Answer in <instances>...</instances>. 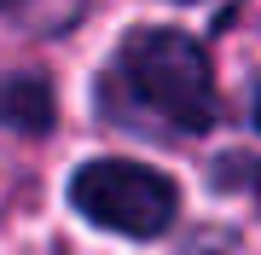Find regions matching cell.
Segmentation results:
<instances>
[{"mask_svg": "<svg viewBox=\"0 0 261 255\" xmlns=\"http://www.w3.org/2000/svg\"><path fill=\"white\" fill-rule=\"evenodd\" d=\"M116 70L140 110L180 133H203L215 122V76L209 58L180 29H134L116 52Z\"/></svg>", "mask_w": 261, "mask_h": 255, "instance_id": "6da1fadb", "label": "cell"}, {"mask_svg": "<svg viewBox=\"0 0 261 255\" xmlns=\"http://www.w3.org/2000/svg\"><path fill=\"white\" fill-rule=\"evenodd\" d=\"M70 203L82 220H93L105 232H122V238H163L180 215L174 180L145 168V162H128V157H99L87 168H75Z\"/></svg>", "mask_w": 261, "mask_h": 255, "instance_id": "7a4b0ae2", "label": "cell"}, {"mask_svg": "<svg viewBox=\"0 0 261 255\" xmlns=\"http://www.w3.org/2000/svg\"><path fill=\"white\" fill-rule=\"evenodd\" d=\"M0 122L12 133H47L53 128V87L41 76H0Z\"/></svg>", "mask_w": 261, "mask_h": 255, "instance_id": "3957f363", "label": "cell"}, {"mask_svg": "<svg viewBox=\"0 0 261 255\" xmlns=\"http://www.w3.org/2000/svg\"><path fill=\"white\" fill-rule=\"evenodd\" d=\"M255 128H261V104H255Z\"/></svg>", "mask_w": 261, "mask_h": 255, "instance_id": "277c9868", "label": "cell"}, {"mask_svg": "<svg viewBox=\"0 0 261 255\" xmlns=\"http://www.w3.org/2000/svg\"><path fill=\"white\" fill-rule=\"evenodd\" d=\"M0 6H18V0H0Z\"/></svg>", "mask_w": 261, "mask_h": 255, "instance_id": "5b68a950", "label": "cell"}]
</instances>
